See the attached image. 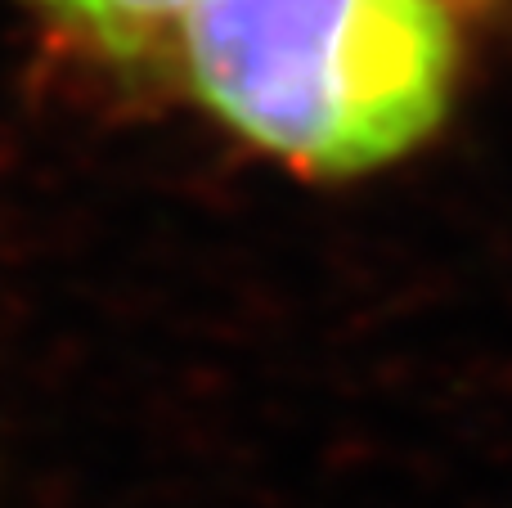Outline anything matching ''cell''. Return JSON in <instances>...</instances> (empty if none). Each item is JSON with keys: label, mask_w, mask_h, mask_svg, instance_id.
<instances>
[{"label": "cell", "mask_w": 512, "mask_h": 508, "mask_svg": "<svg viewBox=\"0 0 512 508\" xmlns=\"http://www.w3.org/2000/svg\"><path fill=\"white\" fill-rule=\"evenodd\" d=\"M203 104L306 171H364L445 113L454 32L436 0H198L180 23Z\"/></svg>", "instance_id": "1"}, {"label": "cell", "mask_w": 512, "mask_h": 508, "mask_svg": "<svg viewBox=\"0 0 512 508\" xmlns=\"http://www.w3.org/2000/svg\"><path fill=\"white\" fill-rule=\"evenodd\" d=\"M63 18L86 27L117 54L149 50L167 27H180L198 0H50Z\"/></svg>", "instance_id": "2"}]
</instances>
